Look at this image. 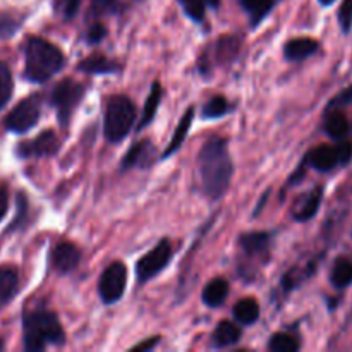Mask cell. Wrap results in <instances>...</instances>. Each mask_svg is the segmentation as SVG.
<instances>
[{
    "label": "cell",
    "mask_w": 352,
    "mask_h": 352,
    "mask_svg": "<svg viewBox=\"0 0 352 352\" xmlns=\"http://www.w3.org/2000/svg\"><path fill=\"white\" fill-rule=\"evenodd\" d=\"M198 168L205 195L212 199L222 198L229 189L234 172L227 140L210 138L199 150Z\"/></svg>",
    "instance_id": "cell-1"
},
{
    "label": "cell",
    "mask_w": 352,
    "mask_h": 352,
    "mask_svg": "<svg viewBox=\"0 0 352 352\" xmlns=\"http://www.w3.org/2000/svg\"><path fill=\"white\" fill-rule=\"evenodd\" d=\"M24 349L30 352L43 351L48 344L60 346L65 340L57 315L48 309H36L24 315Z\"/></svg>",
    "instance_id": "cell-2"
},
{
    "label": "cell",
    "mask_w": 352,
    "mask_h": 352,
    "mask_svg": "<svg viewBox=\"0 0 352 352\" xmlns=\"http://www.w3.org/2000/svg\"><path fill=\"white\" fill-rule=\"evenodd\" d=\"M24 74L33 82H45L64 67V55L55 45L43 38L33 36L26 43Z\"/></svg>",
    "instance_id": "cell-3"
},
{
    "label": "cell",
    "mask_w": 352,
    "mask_h": 352,
    "mask_svg": "<svg viewBox=\"0 0 352 352\" xmlns=\"http://www.w3.org/2000/svg\"><path fill=\"white\" fill-rule=\"evenodd\" d=\"M136 119V107L127 96H110L107 102L103 133L110 143H120L133 129Z\"/></svg>",
    "instance_id": "cell-4"
},
{
    "label": "cell",
    "mask_w": 352,
    "mask_h": 352,
    "mask_svg": "<svg viewBox=\"0 0 352 352\" xmlns=\"http://www.w3.org/2000/svg\"><path fill=\"white\" fill-rule=\"evenodd\" d=\"M82 95H85V88L74 79H64V81L55 86L54 93H52V103L57 110L58 120H60L62 126L69 122L72 112L82 100Z\"/></svg>",
    "instance_id": "cell-5"
},
{
    "label": "cell",
    "mask_w": 352,
    "mask_h": 352,
    "mask_svg": "<svg viewBox=\"0 0 352 352\" xmlns=\"http://www.w3.org/2000/svg\"><path fill=\"white\" fill-rule=\"evenodd\" d=\"M41 112V100L40 96L33 95L24 98L23 102L17 103L9 116L6 117V127L12 133H26L31 127L36 126Z\"/></svg>",
    "instance_id": "cell-6"
},
{
    "label": "cell",
    "mask_w": 352,
    "mask_h": 352,
    "mask_svg": "<svg viewBox=\"0 0 352 352\" xmlns=\"http://www.w3.org/2000/svg\"><path fill=\"white\" fill-rule=\"evenodd\" d=\"M127 285V268L124 263H116L109 265V267L103 270L102 277L98 282V292L100 298L105 305H113V302L119 301L120 298L126 292Z\"/></svg>",
    "instance_id": "cell-7"
},
{
    "label": "cell",
    "mask_w": 352,
    "mask_h": 352,
    "mask_svg": "<svg viewBox=\"0 0 352 352\" xmlns=\"http://www.w3.org/2000/svg\"><path fill=\"white\" fill-rule=\"evenodd\" d=\"M352 157V143H340L337 146H330V144H322V146L315 148L309 151L308 164L313 168L320 172H329L332 168L339 167V165L347 164Z\"/></svg>",
    "instance_id": "cell-8"
},
{
    "label": "cell",
    "mask_w": 352,
    "mask_h": 352,
    "mask_svg": "<svg viewBox=\"0 0 352 352\" xmlns=\"http://www.w3.org/2000/svg\"><path fill=\"white\" fill-rule=\"evenodd\" d=\"M172 258V246L167 239L160 241L151 251H148L136 265L138 280L141 284L148 282L150 278L157 277L162 270L168 265Z\"/></svg>",
    "instance_id": "cell-9"
},
{
    "label": "cell",
    "mask_w": 352,
    "mask_h": 352,
    "mask_svg": "<svg viewBox=\"0 0 352 352\" xmlns=\"http://www.w3.org/2000/svg\"><path fill=\"white\" fill-rule=\"evenodd\" d=\"M58 146H60V141H58L57 134L54 131H43L34 140L21 143L19 148H17V155L21 158L52 157V155L57 153Z\"/></svg>",
    "instance_id": "cell-10"
},
{
    "label": "cell",
    "mask_w": 352,
    "mask_h": 352,
    "mask_svg": "<svg viewBox=\"0 0 352 352\" xmlns=\"http://www.w3.org/2000/svg\"><path fill=\"white\" fill-rule=\"evenodd\" d=\"M52 261H54L55 270L60 272V274H69V272L74 270V268L78 267L79 261H81V253H79V250L74 244L60 243L54 248Z\"/></svg>",
    "instance_id": "cell-11"
},
{
    "label": "cell",
    "mask_w": 352,
    "mask_h": 352,
    "mask_svg": "<svg viewBox=\"0 0 352 352\" xmlns=\"http://www.w3.org/2000/svg\"><path fill=\"white\" fill-rule=\"evenodd\" d=\"M155 157V148L153 144L150 143L148 140L140 141V143L134 144L127 155L124 157L122 160V170H127V168H134V167H140V168H146L148 165H151Z\"/></svg>",
    "instance_id": "cell-12"
},
{
    "label": "cell",
    "mask_w": 352,
    "mask_h": 352,
    "mask_svg": "<svg viewBox=\"0 0 352 352\" xmlns=\"http://www.w3.org/2000/svg\"><path fill=\"white\" fill-rule=\"evenodd\" d=\"M316 50H318V41L311 40V38H296V40L285 43L284 55L287 60L299 62L311 57L313 54H316Z\"/></svg>",
    "instance_id": "cell-13"
},
{
    "label": "cell",
    "mask_w": 352,
    "mask_h": 352,
    "mask_svg": "<svg viewBox=\"0 0 352 352\" xmlns=\"http://www.w3.org/2000/svg\"><path fill=\"white\" fill-rule=\"evenodd\" d=\"M227 294H229V284H227L226 278L217 277L206 284L201 298L206 306H210V308H217V306H220L223 301H226Z\"/></svg>",
    "instance_id": "cell-14"
},
{
    "label": "cell",
    "mask_w": 352,
    "mask_h": 352,
    "mask_svg": "<svg viewBox=\"0 0 352 352\" xmlns=\"http://www.w3.org/2000/svg\"><path fill=\"white\" fill-rule=\"evenodd\" d=\"M19 289V275L14 267L0 268V305H7L12 301Z\"/></svg>",
    "instance_id": "cell-15"
},
{
    "label": "cell",
    "mask_w": 352,
    "mask_h": 352,
    "mask_svg": "<svg viewBox=\"0 0 352 352\" xmlns=\"http://www.w3.org/2000/svg\"><path fill=\"white\" fill-rule=\"evenodd\" d=\"M329 116L325 119V131L332 140L342 141L349 134V120L340 110H329Z\"/></svg>",
    "instance_id": "cell-16"
},
{
    "label": "cell",
    "mask_w": 352,
    "mask_h": 352,
    "mask_svg": "<svg viewBox=\"0 0 352 352\" xmlns=\"http://www.w3.org/2000/svg\"><path fill=\"white\" fill-rule=\"evenodd\" d=\"M192 119H195V109L186 110V113L182 116L181 122H179L177 127H175V133H174V136H172L170 143H168L167 150L164 151V158L170 157L172 153H175V151L182 146V143H184L186 136H188V133H189V127H191V124H192Z\"/></svg>",
    "instance_id": "cell-17"
},
{
    "label": "cell",
    "mask_w": 352,
    "mask_h": 352,
    "mask_svg": "<svg viewBox=\"0 0 352 352\" xmlns=\"http://www.w3.org/2000/svg\"><path fill=\"white\" fill-rule=\"evenodd\" d=\"M78 69L82 72H88V74H109V72L119 71V64L110 60V58L102 57V55H91V57L79 62Z\"/></svg>",
    "instance_id": "cell-18"
},
{
    "label": "cell",
    "mask_w": 352,
    "mask_h": 352,
    "mask_svg": "<svg viewBox=\"0 0 352 352\" xmlns=\"http://www.w3.org/2000/svg\"><path fill=\"white\" fill-rule=\"evenodd\" d=\"M241 246L248 254H263L270 246V236L265 232H250L241 236Z\"/></svg>",
    "instance_id": "cell-19"
},
{
    "label": "cell",
    "mask_w": 352,
    "mask_h": 352,
    "mask_svg": "<svg viewBox=\"0 0 352 352\" xmlns=\"http://www.w3.org/2000/svg\"><path fill=\"white\" fill-rule=\"evenodd\" d=\"M241 329L232 322H220L217 330L213 332V342L219 347H229L239 342Z\"/></svg>",
    "instance_id": "cell-20"
},
{
    "label": "cell",
    "mask_w": 352,
    "mask_h": 352,
    "mask_svg": "<svg viewBox=\"0 0 352 352\" xmlns=\"http://www.w3.org/2000/svg\"><path fill=\"white\" fill-rule=\"evenodd\" d=\"M234 316L237 322L243 325H253L258 318H260V306L254 299H241L236 306H234Z\"/></svg>",
    "instance_id": "cell-21"
},
{
    "label": "cell",
    "mask_w": 352,
    "mask_h": 352,
    "mask_svg": "<svg viewBox=\"0 0 352 352\" xmlns=\"http://www.w3.org/2000/svg\"><path fill=\"white\" fill-rule=\"evenodd\" d=\"M160 100H162V86L158 85V82H153L150 95H148L146 98V103H144L143 116H141L140 124H138V129H143V127H146L148 124L153 120L155 113H157L158 110V105H160Z\"/></svg>",
    "instance_id": "cell-22"
},
{
    "label": "cell",
    "mask_w": 352,
    "mask_h": 352,
    "mask_svg": "<svg viewBox=\"0 0 352 352\" xmlns=\"http://www.w3.org/2000/svg\"><path fill=\"white\" fill-rule=\"evenodd\" d=\"M330 278L336 287H347L352 282V261L347 258H339L333 265Z\"/></svg>",
    "instance_id": "cell-23"
},
{
    "label": "cell",
    "mask_w": 352,
    "mask_h": 352,
    "mask_svg": "<svg viewBox=\"0 0 352 352\" xmlns=\"http://www.w3.org/2000/svg\"><path fill=\"white\" fill-rule=\"evenodd\" d=\"M322 195H323V189L322 188H316L311 195L306 198V201L302 203L301 208L296 212V220L299 222H306V220L313 219L316 215L320 208V203H322Z\"/></svg>",
    "instance_id": "cell-24"
},
{
    "label": "cell",
    "mask_w": 352,
    "mask_h": 352,
    "mask_svg": "<svg viewBox=\"0 0 352 352\" xmlns=\"http://www.w3.org/2000/svg\"><path fill=\"white\" fill-rule=\"evenodd\" d=\"M12 89L14 81L9 65L6 62H0V109H3L7 105V102L12 96Z\"/></svg>",
    "instance_id": "cell-25"
},
{
    "label": "cell",
    "mask_w": 352,
    "mask_h": 352,
    "mask_svg": "<svg viewBox=\"0 0 352 352\" xmlns=\"http://www.w3.org/2000/svg\"><path fill=\"white\" fill-rule=\"evenodd\" d=\"M268 349L274 352H296L299 349V342L287 333H275L268 342Z\"/></svg>",
    "instance_id": "cell-26"
},
{
    "label": "cell",
    "mask_w": 352,
    "mask_h": 352,
    "mask_svg": "<svg viewBox=\"0 0 352 352\" xmlns=\"http://www.w3.org/2000/svg\"><path fill=\"white\" fill-rule=\"evenodd\" d=\"M230 110L229 102L223 96H213L203 109V117L205 119H219V117L226 116Z\"/></svg>",
    "instance_id": "cell-27"
},
{
    "label": "cell",
    "mask_w": 352,
    "mask_h": 352,
    "mask_svg": "<svg viewBox=\"0 0 352 352\" xmlns=\"http://www.w3.org/2000/svg\"><path fill=\"white\" fill-rule=\"evenodd\" d=\"M241 3L253 16L254 21H260L270 12L274 0H241Z\"/></svg>",
    "instance_id": "cell-28"
},
{
    "label": "cell",
    "mask_w": 352,
    "mask_h": 352,
    "mask_svg": "<svg viewBox=\"0 0 352 352\" xmlns=\"http://www.w3.org/2000/svg\"><path fill=\"white\" fill-rule=\"evenodd\" d=\"M237 50H239V40H236L234 36H229V34L220 38V41L217 43V55H219V58H222V60L232 58L234 55L237 54Z\"/></svg>",
    "instance_id": "cell-29"
},
{
    "label": "cell",
    "mask_w": 352,
    "mask_h": 352,
    "mask_svg": "<svg viewBox=\"0 0 352 352\" xmlns=\"http://www.w3.org/2000/svg\"><path fill=\"white\" fill-rule=\"evenodd\" d=\"M179 2L191 19L198 23L205 19V0H179Z\"/></svg>",
    "instance_id": "cell-30"
},
{
    "label": "cell",
    "mask_w": 352,
    "mask_h": 352,
    "mask_svg": "<svg viewBox=\"0 0 352 352\" xmlns=\"http://www.w3.org/2000/svg\"><path fill=\"white\" fill-rule=\"evenodd\" d=\"M339 21L344 33H349L352 28V0H344L339 9Z\"/></svg>",
    "instance_id": "cell-31"
},
{
    "label": "cell",
    "mask_w": 352,
    "mask_h": 352,
    "mask_svg": "<svg viewBox=\"0 0 352 352\" xmlns=\"http://www.w3.org/2000/svg\"><path fill=\"white\" fill-rule=\"evenodd\" d=\"M351 102H352V86L346 88L344 91H340L339 95H337L336 98L329 103V110H336V109H339V107L349 105Z\"/></svg>",
    "instance_id": "cell-32"
},
{
    "label": "cell",
    "mask_w": 352,
    "mask_h": 352,
    "mask_svg": "<svg viewBox=\"0 0 352 352\" xmlns=\"http://www.w3.org/2000/svg\"><path fill=\"white\" fill-rule=\"evenodd\" d=\"M105 34H107L105 26H102V24H93L88 31V43H100Z\"/></svg>",
    "instance_id": "cell-33"
},
{
    "label": "cell",
    "mask_w": 352,
    "mask_h": 352,
    "mask_svg": "<svg viewBox=\"0 0 352 352\" xmlns=\"http://www.w3.org/2000/svg\"><path fill=\"white\" fill-rule=\"evenodd\" d=\"M116 0H91V7H93V12L95 14H103L113 6Z\"/></svg>",
    "instance_id": "cell-34"
},
{
    "label": "cell",
    "mask_w": 352,
    "mask_h": 352,
    "mask_svg": "<svg viewBox=\"0 0 352 352\" xmlns=\"http://www.w3.org/2000/svg\"><path fill=\"white\" fill-rule=\"evenodd\" d=\"M7 210H9V195H7L6 188L0 186V222H2V219L6 217Z\"/></svg>",
    "instance_id": "cell-35"
},
{
    "label": "cell",
    "mask_w": 352,
    "mask_h": 352,
    "mask_svg": "<svg viewBox=\"0 0 352 352\" xmlns=\"http://www.w3.org/2000/svg\"><path fill=\"white\" fill-rule=\"evenodd\" d=\"M82 0H65L64 3V10H65V16L72 17L76 12H78L79 6H81Z\"/></svg>",
    "instance_id": "cell-36"
},
{
    "label": "cell",
    "mask_w": 352,
    "mask_h": 352,
    "mask_svg": "<svg viewBox=\"0 0 352 352\" xmlns=\"http://www.w3.org/2000/svg\"><path fill=\"white\" fill-rule=\"evenodd\" d=\"M157 344H158V337H153V339L144 340V342H141V344H136V346L133 347V351H150V349H153Z\"/></svg>",
    "instance_id": "cell-37"
},
{
    "label": "cell",
    "mask_w": 352,
    "mask_h": 352,
    "mask_svg": "<svg viewBox=\"0 0 352 352\" xmlns=\"http://www.w3.org/2000/svg\"><path fill=\"white\" fill-rule=\"evenodd\" d=\"M205 3H208V6H212V7H219L220 0H205Z\"/></svg>",
    "instance_id": "cell-38"
},
{
    "label": "cell",
    "mask_w": 352,
    "mask_h": 352,
    "mask_svg": "<svg viewBox=\"0 0 352 352\" xmlns=\"http://www.w3.org/2000/svg\"><path fill=\"white\" fill-rule=\"evenodd\" d=\"M320 2H322L323 6H330V3H333V2H336V0H320Z\"/></svg>",
    "instance_id": "cell-39"
},
{
    "label": "cell",
    "mask_w": 352,
    "mask_h": 352,
    "mask_svg": "<svg viewBox=\"0 0 352 352\" xmlns=\"http://www.w3.org/2000/svg\"><path fill=\"white\" fill-rule=\"evenodd\" d=\"M2 347H3V344H2V340H0V351H2Z\"/></svg>",
    "instance_id": "cell-40"
}]
</instances>
